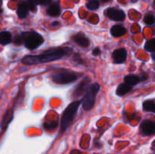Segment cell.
Listing matches in <instances>:
<instances>
[{"mask_svg":"<svg viewBox=\"0 0 155 154\" xmlns=\"http://www.w3.org/2000/svg\"><path fill=\"white\" fill-rule=\"evenodd\" d=\"M72 52V49L65 47V48H50L43 51L39 55H27L21 60L25 65H36L39 63H48L54 61L61 59L64 56L68 55Z\"/></svg>","mask_w":155,"mask_h":154,"instance_id":"1","label":"cell"},{"mask_svg":"<svg viewBox=\"0 0 155 154\" xmlns=\"http://www.w3.org/2000/svg\"><path fill=\"white\" fill-rule=\"evenodd\" d=\"M80 104H81V101L77 100L69 104L68 107L65 109L61 116V131L62 132L66 131L68 127L71 125Z\"/></svg>","mask_w":155,"mask_h":154,"instance_id":"2","label":"cell"},{"mask_svg":"<svg viewBox=\"0 0 155 154\" xmlns=\"http://www.w3.org/2000/svg\"><path fill=\"white\" fill-rule=\"evenodd\" d=\"M100 90V85L98 83H92L89 85L85 91V95L82 100V106L86 111L92 110L95 102L97 94Z\"/></svg>","mask_w":155,"mask_h":154,"instance_id":"3","label":"cell"},{"mask_svg":"<svg viewBox=\"0 0 155 154\" xmlns=\"http://www.w3.org/2000/svg\"><path fill=\"white\" fill-rule=\"evenodd\" d=\"M51 79L56 84L67 85L75 82L78 79V75L74 71L62 69L53 72Z\"/></svg>","mask_w":155,"mask_h":154,"instance_id":"4","label":"cell"},{"mask_svg":"<svg viewBox=\"0 0 155 154\" xmlns=\"http://www.w3.org/2000/svg\"><path fill=\"white\" fill-rule=\"evenodd\" d=\"M24 44L29 49L37 48L44 42V39L39 33L34 31L24 32L21 33Z\"/></svg>","mask_w":155,"mask_h":154,"instance_id":"5","label":"cell"},{"mask_svg":"<svg viewBox=\"0 0 155 154\" xmlns=\"http://www.w3.org/2000/svg\"><path fill=\"white\" fill-rule=\"evenodd\" d=\"M105 14L107 18L115 21H123L126 18L125 13L122 10L114 8H107Z\"/></svg>","mask_w":155,"mask_h":154,"instance_id":"6","label":"cell"},{"mask_svg":"<svg viewBox=\"0 0 155 154\" xmlns=\"http://www.w3.org/2000/svg\"><path fill=\"white\" fill-rule=\"evenodd\" d=\"M90 82V79L89 77H85L81 82L78 84V85L76 87L75 90H74L73 95H74V98L76 97H80L81 95H83V94H85V91L86 90V88L89 85V83Z\"/></svg>","mask_w":155,"mask_h":154,"instance_id":"7","label":"cell"},{"mask_svg":"<svg viewBox=\"0 0 155 154\" xmlns=\"http://www.w3.org/2000/svg\"><path fill=\"white\" fill-rule=\"evenodd\" d=\"M112 57H113L114 61L116 63H122L126 61L127 57V51L125 48H118L116 49L115 51H114L113 54H112Z\"/></svg>","mask_w":155,"mask_h":154,"instance_id":"8","label":"cell"},{"mask_svg":"<svg viewBox=\"0 0 155 154\" xmlns=\"http://www.w3.org/2000/svg\"><path fill=\"white\" fill-rule=\"evenodd\" d=\"M142 131L145 135H152L155 134V122L151 120H145L141 125Z\"/></svg>","mask_w":155,"mask_h":154,"instance_id":"9","label":"cell"},{"mask_svg":"<svg viewBox=\"0 0 155 154\" xmlns=\"http://www.w3.org/2000/svg\"><path fill=\"white\" fill-rule=\"evenodd\" d=\"M72 39L76 44L83 48H87L89 45V39L83 33H77L72 36Z\"/></svg>","mask_w":155,"mask_h":154,"instance_id":"10","label":"cell"},{"mask_svg":"<svg viewBox=\"0 0 155 154\" xmlns=\"http://www.w3.org/2000/svg\"><path fill=\"white\" fill-rule=\"evenodd\" d=\"M14 116V112L12 109H9L7 111L5 112V113L4 114L2 118V120L1 122V128H2L3 130L5 129L8 127V124L10 123L12 121V119H13Z\"/></svg>","mask_w":155,"mask_h":154,"instance_id":"11","label":"cell"},{"mask_svg":"<svg viewBox=\"0 0 155 154\" xmlns=\"http://www.w3.org/2000/svg\"><path fill=\"white\" fill-rule=\"evenodd\" d=\"M30 11L28 2L21 3L18 8V15L20 18H25Z\"/></svg>","mask_w":155,"mask_h":154,"instance_id":"12","label":"cell"},{"mask_svg":"<svg viewBox=\"0 0 155 154\" xmlns=\"http://www.w3.org/2000/svg\"><path fill=\"white\" fill-rule=\"evenodd\" d=\"M127 33V30L122 25H114L110 29V33L114 37H120Z\"/></svg>","mask_w":155,"mask_h":154,"instance_id":"13","label":"cell"},{"mask_svg":"<svg viewBox=\"0 0 155 154\" xmlns=\"http://www.w3.org/2000/svg\"><path fill=\"white\" fill-rule=\"evenodd\" d=\"M133 87L129 85H127V83L124 82L121 83L118 85L117 88L116 93L118 96H124V95H127V93H129L130 91H131Z\"/></svg>","mask_w":155,"mask_h":154,"instance_id":"14","label":"cell"},{"mask_svg":"<svg viewBox=\"0 0 155 154\" xmlns=\"http://www.w3.org/2000/svg\"><path fill=\"white\" fill-rule=\"evenodd\" d=\"M47 14L50 16L56 17L61 14V8L58 3H52L47 8Z\"/></svg>","mask_w":155,"mask_h":154,"instance_id":"15","label":"cell"},{"mask_svg":"<svg viewBox=\"0 0 155 154\" xmlns=\"http://www.w3.org/2000/svg\"><path fill=\"white\" fill-rule=\"evenodd\" d=\"M140 81V77L136 75H133V74H130V75H126L125 78H124V82L127 83L129 85L132 86V87L133 85H137Z\"/></svg>","mask_w":155,"mask_h":154,"instance_id":"16","label":"cell"},{"mask_svg":"<svg viewBox=\"0 0 155 154\" xmlns=\"http://www.w3.org/2000/svg\"><path fill=\"white\" fill-rule=\"evenodd\" d=\"M12 41V36L9 32L3 31L0 33V44L1 45H8Z\"/></svg>","mask_w":155,"mask_h":154,"instance_id":"17","label":"cell"},{"mask_svg":"<svg viewBox=\"0 0 155 154\" xmlns=\"http://www.w3.org/2000/svg\"><path fill=\"white\" fill-rule=\"evenodd\" d=\"M143 110L147 112L155 113V101L153 100H147L143 103Z\"/></svg>","mask_w":155,"mask_h":154,"instance_id":"18","label":"cell"},{"mask_svg":"<svg viewBox=\"0 0 155 154\" xmlns=\"http://www.w3.org/2000/svg\"><path fill=\"white\" fill-rule=\"evenodd\" d=\"M58 126V121L54 120L46 121V122H44L43 124V128H45V130H48V131H52V130H54Z\"/></svg>","mask_w":155,"mask_h":154,"instance_id":"19","label":"cell"},{"mask_svg":"<svg viewBox=\"0 0 155 154\" xmlns=\"http://www.w3.org/2000/svg\"><path fill=\"white\" fill-rule=\"evenodd\" d=\"M145 49L150 52H155V39L147 41L145 45Z\"/></svg>","mask_w":155,"mask_h":154,"instance_id":"20","label":"cell"},{"mask_svg":"<svg viewBox=\"0 0 155 154\" xmlns=\"http://www.w3.org/2000/svg\"><path fill=\"white\" fill-rule=\"evenodd\" d=\"M144 22L147 25H152L155 23V17L152 14H147L144 18Z\"/></svg>","mask_w":155,"mask_h":154,"instance_id":"21","label":"cell"},{"mask_svg":"<svg viewBox=\"0 0 155 154\" xmlns=\"http://www.w3.org/2000/svg\"><path fill=\"white\" fill-rule=\"evenodd\" d=\"M86 6L89 10H96L99 7V2L97 0H92L87 3Z\"/></svg>","mask_w":155,"mask_h":154,"instance_id":"22","label":"cell"},{"mask_svg":"<svg viewBox=\"0 0 155 154\" xmlns=\"http://www.w3.org/2000/svg\"><path fill=\"white\" fill-rule=\"evenodd\" d=\"M28 2L34 5H46L51 3V0H28Z\"/></svg>","mask_w":155,"mask_h":154,"instance_id":"23","label":"cell"},{"mask_svg":"<svg viewBox=\"0 0 155 154\" xmlns=\"http://www.w3.org/2000/svg\"><path fill=\"white\" fill-rule=\"evenodd\" d=\"M73 60L76 62L77 63H83V59H82L81 56L80 55L79 53H75L73 57Z\"/></svg>","mask_w":155,"mask_h":154,"instance_id":"24","label":"cell"},{"mask_svg":"<svg viewBox=\"0 0 155 154\" xmlns=\"http://www.w3.org/2000/svg\"><path fill=\"white\" fill-rule=\"evenodd\" d=\"M14 42H15V44L18 45L24 43V41H23V38L21 36V35H18V36H15V39H14Z\"/></svg>","mask_w":155,"mask_h":154,"instance_id":"25","label":"cell"},{"mask_svg":"<svg viewBox=\"0 0 155 154\" xmlns=\"http://www.w3.org/2000/svg\"><path fill=\"white\" fill-rule=\"evenodd\" d=\"M100 54H101V50L98 48H95V49H93V51H92V54H93L94 56H98Z\"/></svg>","mask_w":155,"mask_h":154,"instance_id":"26","label":"cell"},{"mask_svg":"<svg viewBox=\"0 0 155 154\" xmlns=\"http://www.w3.org/2000/svg\"><path fill=\"white\" fill-rule=\"evenodd\" d=\"M51 25H52L53 27H57V26H59V22H57V21H55V22H53Z\"/></svg>","mask_w":155,"mask_h":154,"instance_id":"27","label":"cell"},{"mask_svg":"<svg viewBox=\"0 0 155 154\" xmlns=\"http://www.w3.org/2000/svg\"><path fill=\"white\" fill-rule=\"evenodd\" d=\"M151 57H152V58L154 59V60H155V52L153 53V54H151Z\"/></svg>","mask_w":155,"mask_h":154,"instance_id":"28","label":"cell"},{"mask_svg":"<svg viewBox=\"0 0 155 154\" xmlns=\"http://www.w3.org/2000/svg\"><path fill=\"white\" fill-rule=\"evenodd\" d=\"M101 1L104 2H108V1H110V0H101Z\"/></svg>","mask_w":155,"mask_h":154,"instance_id":"29","label":"cell"},{"mask_svg":"<svg viewBox=\"0 0 155 154\" xmlns=\"http://www.w3.org/2000/svg\"><path fill=\"white\" fill-rule=\"evenodd\" d=\"M132 2H137V0H131Z\"/></svg>","mask_w":155,"mask_h":154,"instance_id":"30","label":"cell"},{"mask_svg":"<svg viewBox=\"0 0 155 154\" xmlns=\"http://www.w3.org/2000/svg\"><path fill=\"white\" fill-rule=\"evenodd\" d=\"M154 5H155V0H154Z\"/></svg>","mask_w":155,"mask_h":154,"instance_id":"31","label":"cell"}]
</instances>
